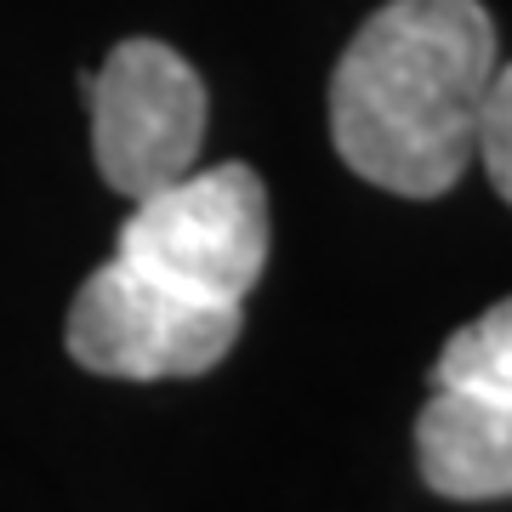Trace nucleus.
Instances as JSON below:
<instances>
[{
  "mask_svg": "<svg viewBox=\"0 0 512 512\" xmlns=\"http://www.w3.org/2000/svg\"><path fill=\"white\" fill-rule=\"evenodd\" d=\"M495 69L484 0H387L330 74V143L353 177L439 200L478 160Z\"/></svg>",
  "mask_w": 512,
  "mask_h": 512,
  "instance_id": "1",
  "label": "nucleus"
},
{
  "mask_svg": "<svg viewBox=\"0 0 512 512\" xmlns=\"http://www.w3.org/2000/svg\"><path fill=\"white\" fill-rule=\"evenodd\" d=\"M114 256L188 296L245 308L268 268V188L239 160L188 171L183 183L131 205Z\"/></svg>",
  "mask_w": 512,
  "mask_h": 512,
  "instance_id": "2",
  "label": "nucleus"
},
{
  "mask_svg": "<svg viewBox=\"0 0 512 512\" xmlns=\"http://www.w3.org/2000/svg\"><path fill=\"white\" fill-rule=\"evenodd\" d=\"M63 342L74 365L92 376H120V382L205 376L239 342V308L188 296L114 256L74 291Z\"/></svg>",
  "mask_w": 512,
  "mask_h": 512,
  "instance_id": "3",
  "label": "nucleus"
},
{
  "mask_svg": "<svg viewBox=\"0 0 512 512\" xmlns=\"http://www.w3.org/2000/svg\"><path fill=\"white\" fill-rule=\"evenodd\" d=\"M97 177L120 200H148L183 183L205 143V80L165 40H120L103 69L86 74Z\"/></svg>",
  "mask_w": 512,
  "mask_h": 512,
  "instance_id": "4",
  "label": "nucleus"
},
{
  "mask_svg": "<svg viewBox=\"0 0 512 512\" xmlns=\"http://www.w3.org/2000/svg\"><path fill=\"white\" fill-rule=\"evenodd\" d=\"M421 484L444 501H507L512 495V410L456 387H433L416 416Z\"/></svg>",
  "mask_w": 512,
  "mask_h": 512,
  "instance_id": "5",
  "label": "nucleus"
},
{
  "mask_svg": "<svg viewBox=\"0 0 512 512\" xmlns=\"http://www.w3.org/2000/svg\"><path fill=\"white\" fill-rule=\"evenodd\" d=\"M433 387H456V393L512 410V296L484 308L473 325H461L444 342L439 365H433Z\"/></svg>",
  "mask_w": 512,
  "mask_h": 512,
  "instance_id": "6",
  "label": "nucleus"
},
{
  "mask_svg": "<svg viewBox=\"0 0 512 512\" xmlns=\"http://www.w3.org/2000/svg\"><path fill=\"white\" fill-rule=\"evenodd\" d=\"M478 160H484L490 188L512 205V63H501L490 80V103H484V126H478Z\"/></svg>",
  "mask_w": 512,
  "mask_h": 512,
  "instance_id": "7",
  "label": "nucleus"
}]
</instances>
